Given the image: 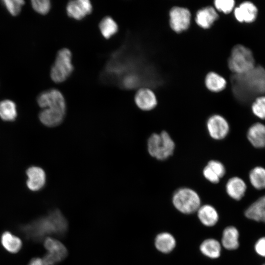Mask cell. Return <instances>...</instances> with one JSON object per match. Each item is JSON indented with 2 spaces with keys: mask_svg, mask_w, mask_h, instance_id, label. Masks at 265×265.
Masks as SVG:
<instances>
[{
  "mask_svg": "<svg viewBox=\"0 0 265 265\" xmlns=\"http://www.w3.org/2000/svg\"><path fill=\"white\" fill-rule=\"evenodd\" d=\"M68 228L66 218L58 209L52 210L47 214L20 227L25 237L34 241H40L50 236L62 237L67 233Z\"/></svg>",
  "mask_w": 265,
  "mask_h": 265,
  "instance_id": "6da1fadb",
  "label": "cell"
},
{
  "mask_svg": "<svg viewBox=\"0 0 265 265\" xmlns=\"http://www.w3.org/2000/svg\"><path fill=\"white\" fill-rule=\"evenodd\" d=\"M233 81L235 94L241 101H247L265 93V70L262 66H256L242 74H234Z\"/></svg>",
  "mask_w": 265,
  "mask_h": 265,
  "instance_id": "7a4b0ae2",
  "label": "cell"
},
{
  "mask_svg": "<svg viewBox=\"0 0 265 265\" xmlns=\"http://www.w3.org/2000/svg\"><path fill=\"white\" fill-rule=\"evenodd\" d=\"M175 144L170 134L163 131L159 133H154L147 141V150L152 157L163 160L174 153Z\"/></svg>",
  "mask_w": 265,
  "mask_h": 265,
  "instance_id": "3957f363",
  "label": "cell"
},
{
  "mask_svg": "<svg viewBox=\"0 0 265 265\" xmlns=\"http://www.w3.org/2000/svg\"><path fill=\"white\" fill-rule=\"evenodd\" d=\"M229 69L236 75L249 72L255 66V61L252 51L240 44L235 46L228 61Z\"/></svg>",
  "mask_w": 265,
  "mask_h": 265,
  "instance_id": "277c9868",
  "label": "cell"
},
{
  "mask_svg": "<svg viewBox=\"0 0 265 265\" xmlns=\"http://www.w3.org/2000/svg\"><path fill=\"white\" fill-rule=\"evenodd\" d=\"M172 203L174 207L184 214L197 212L201 206V199L194 190L186 187L177 189L173 194Z\"/></svg>",
  "mask_w": 265,
  "mask_h": 265,
  "instance_id": "5b68a950",
  "label": "cell"
},
{
  "mask_svg": "<svg viewBox=\"0 0 265 265\" xmlns=\"http://www.w3.org/2000/svg\"><path fill=\"white\" fill-rule=\"evenodd\" d=\"M73 70L71 51L67 48L60 50L51 70L52 80L57 83L63 82L70 77Z\"/></svg>",
  "mask_w": 265,
  "mask_h": 265,
  "instance_id": "8992f818",
  "label": "cell"
},
{
  "mask_svg": "<svg viewBox=\"0 0 265 265\" xmlns=\"http://www.w3.org/2000/svg\"><path fill=\"white\" fill-rule=\"evenodd\" d=\"M44 246L48 253L43 257L46 265H55L61 262L67 256L65 245L58 240L52 237L44 239Z\"/></svg>",
  "mask_w": 265,
  "mask_h": 265,
  "instance_id": "52a82bcc",
  "label": "cell"
},
{
  "mask_svg": "<svg viewBox=\"0 0 265 265\" xmlns=\"http://www.w3.org/2000/svg\"><path fill=\"white\" fill-rule=\"evenodd\" d=\"M191 14L186 8L174 6L169 11V25L171 29L177 33L186 30L189 26Z\"/></svg>",
  "mask_w": 265,
  "mask_h": 265,
  "instance_id": "ba28073f",
  "label": "cell"
},
{
  "mask_svg": "<svg viewBox=\"0 0 265 265\" xmlns=\"http://www.w3.org/2000/svg\"><path fill=\"white\" fill-rule=\"evenodd\" d=\"M37 102L42 109L56 108L66 110L65 99L62 94L56 89H51L40 93Z\"/></svg>",
  "mask_w": 265,
  "mask_h": 265,
  "instance_id": "9c48e42d",
  "label": "cell"
},
{
  "mask_svg": "<svg viewBox=\"0 0 265 265\" xmlns=\"http://www.w3.org/2000/svg\"><path fill=\"white\" fill-rule=\"evenodd\" d=\"M210 136L215 140H221L228 135L230 128L226 119L219 114L211 116L206 123Z\"/></svg>",
  "mask_w": 265,
  "mask_h": 265,
  "instance_id": "30bf717a",
  "label": "cell"
},
{
  "mask_svg": "<svg viewBox=\"0 0 265 265\" xmlns=\"http://www.w3.org/2000/svg\"><path fill=\"white\" fill-rule=\"evenodd\" d=\"M134 102L139 108L145 111L154 109L158 104L154 92L146 87L141 88L137 90L134 96Z\"/></svg>",
  "mask_w": 265,
  "mask_h": 265,
  "instance_id": "8fae6325",
  "label": "cell"
},
{
  "mask_svg": "<svg viewBox=\"0 0 265 265\" xmlns=\"http://www.w3.org/2000/svg\"><path fill=\"white\" fill-rule=\"evenodd\" d=\"M66 11L69 17L80 20L90 14L92 5L88 0H71L67 3Z\"/></svg>",
  "mask_w": 265,
  "mask_h": 265,
  "instance_id": "7c38bea8",
  "label": "cell"
},
{
  "mask_svg": "<svg viewBox=\"0 0 265 265\" xmlns=\"http://www.w3.org/2000/svg\"><path fill=\"white\" fill-rule=\"evenodd\" d=\"M234 14L236 20L239 22L251 23L257 18L258 9L252 2L246 1L234 8Z\"/></svg>",
  "mask_w": 265,
  "mask_h": 265,
  "instance_id": "4fadbf2b",
  "label": "cell"
},
{
  "mask_svg": "<svg viewBox=\"0 0 265 265\" xmlns=\"http://www.w3.org/2000/svg\"><path fill=\"white\" fill-rule=\"evenodd\" d=\"M66 110L55 108H45L39 114L40 121L45 126L53 127L59 125L63 121Z\"/></svg>",
  "mask_w": 265,
  "mask_h": 265,
  "instance_id": "5bb4252c",
  "label": "cell"
},
{
  "mask_svg": "<svg viewBox=\"0 0 265 265\" xmlns=\"http://www.w3.org/2000/svg\"><path fill=\"white\" fill-rule=\"evenodd\" d=\"M28 179L26 185L28 188L32 191H38L45 186L46 176L43 169L37 166H32L26 171Z\"/></svg>",
  "mask_w": 265,
  "mask_h": 265,
  "instance_id": "9a60e30c",
  "label": "cell"
},
{
  "mask_svg": "<svg viewBox=\"0 0 265 265\" xmlns=\"http://www.w3.org/2000/svg\"><path fill=\"white\" fill-rule=\"evenodd\" d=\"M218 18L216 10L213 7L208 6L197 12L195 22L200 27L207 29L210 27Z\"/></svg>",
  "mask_w": 265,
  "mask_h": 265,
  "instance_id": "2e32d148",
  "label": "cell"
},
{
  "mask_svg": "<svg viewBox=\"0 0 265 265\" xmlns=\"http://www.w3.org/2000/svg\"><path fill=\"white\" fill-rule=\"evenodd\" d=\"M246 187L244 181L238 177L230 178L226 184L227 194L236 200H239L244 196Z\"/></svg>",
  "mask_w": 265,
  "mask_h": 265,
  "instance_id": "e0dca14e",
  "label": "cell"
},
{
  "mask_svg": "<svg viewBox=\"0 0 265 265\" xmlns=\"http://www.w3.org/2000/svg\"><path fill=\"white\" fill-rule=\"evenodd\" d=\"M244 214L248 219L265 223V195L250 205L245 210Z\"/></svg>",
  "mask_w": 265,
  "mask_h": 265,
  "instance_id": "ac0fdd59",
  "label": "cell"
},
{
  "mask_svg": "<svg viewBox=\"0 0 265 265\" xmlns=\"http://www.w3.org/2000/svg\"><path fill=\"white\" fill-rule=\"evenodd\" d=\"M197 212L199 220L205 226H213L218 220V213L212 205L206 204L201 206Z\"/></svg>",
  "mask_w": 265,
  "mask_h": 265,
  "instance_id": "d6986e66",
  "label": "cell"
},
{
  "mask_svg": "<svg viewBox=\"0 0 265 265\" xmlns=\"http://www.w3.org/2000/svg\"><path fill=\"white\" fill-rule=\"evenodd\" d=\"M247 138L255 147H265V125L257 123L251 126L247 132Z\"/></svg>",
  "mask_w": 265,
  "mask_h": 265,
  "instance_id": "ffe728a7",
  "label": "cell"
},
{
  "mask_svg": "<svg viewBox=\"0 0 265 265\" xmlns=\"http://www.w3.org/2000/svg\"><path fill=\"white\" fill-rule=\"evenodd\" d=\"M239 232L234 226L227 227L223 231L221 244L226 249L233 250L237 249L239 246Z\"/></svg>",
  "mask_w": 265,
  "mask_h": 265,
  "instance_id": "44dd1931",
  "label": "cell"
},
{
  "mask_svg": "<svg viewBox=\"0 0 265 265\" xmlns=\"http://www.w3.org/2000/svg\"><path fill=\"white\" fill-rule=\"evenodd\" d=\"M176 243V240L173 236L167 232L159 233L155 239L156 248L163 253L171 252L175 247Z\"/></svg>",
  "mask_w": 265,
  "mask_h": 265,
  "instance_id": "7402d4cb",
  "label": "cell"
},
{
  "mask_svg": "<svg viewBox=\"0 0 265 265\" xmlns=\"http://www.w3.org/2000/svg\"><path fill=\"white\" fill-rule=\"evenodd\" d=\"M0 242L5 250L13 254L18 252L22 247L21 239L9 231L2 233L0 237Z\"/></svg>",
  "mask_w": 265,
  "mask_h": 265,
  "instance_id": "603a6c76",
  "label": "cell"
},
{
  "mask_svg": "<svg viewBox=\"0 0 265 265\" xmlns=\"http://www.w3.org/2000/svg\"><path fill=\"white\" fill-rule=\"evenodd\" d=\"M200 250L205 256L211 259H216L221 254V244L215 239L208 238L201 243Z\"/></svg>",
  "mask_w": 265,
  "mask_h": 265,
  "instance_id": "cb8c5ba5",
  "label": "cell"
},
{
  "mask_svg": "<svg viewBox=\"0 0 265 265\" xmlns=\"http://www.w3.org/2000/svg\"><path fill=\"white\" fill-rule=\"evenodd\" d=\"M205 83L208 90L213 92H218L226 86V80L221 75L214 72L209 73L206 76Z\"/></svg>",
  "mask_w": 265,
  "mask_h": 265,
  "instance_id": "d4e9b609",
  "label": "cell"
},
{
  "mask_svg": "<svg viewBox=\"0 0 265 265\" xmlns=\"http://www.w3.org/2000/svg\"><path fill=\"white\" fill-rule=\"evenodd\" d=\"M15 104L9 100L0 102V117L4 121H11L17 116Z\"/></svg>",
  "mask_w": 265,
  "mask_h": 265,
  "instance_id": "484cf974",
  "label": "cell"
},
{
  "mask_svg": "<svg viewBox=\"0 0 265 265\" xmlns=\"http://www.w3.org/2000/svg\"><path fill=\"white\" fill-rule=\"evenodd\" d=\"M99 26L102 35L106 39L110 38L118 30L117 23L109 16L104 17L100 22Z\"/></svg>",
  "mask_w": 265,
  "mask_h": 265,
  "instance_id": "4316f807",
  "label": "cell"
},
{
  "mask_svg": "<svg viewBox=\"0 0 265 265\" xmlns=\"http://www.w3.org/2000/svg\"><path fill=\"white\" fill-rule=\"evenodd\" d=\"M249 180L255 188H265V169L260 166L253 168L249 173Z\"/></svg>",
  "mask_w": 265,
  "mask_h": 265,
  "instance_id": "83f0119b",
  "label": "cell"
},
{
  "mask_svg": "<svg viewBox=\"0 0 265 265\" xmlns=\"http://www.w3.org/2000/svg\"><path fill=\"white\" fill-rule=\"evenodd\" d=\"M253 114L262 119H265V96H260L256 98L252 105Z\"/></svg>",
  "mask_w": 265,
  "mask_h": 265,
  "instance_id": "f1b7e54d",
  "label": "cell"
},
{
  "mask_svg": "<svg viewBox=\"0 0 265 265\" xmlns=\"http://www.w3.org/2000/svg\"><path fill=\"white\" fill-rule=\"evenodd\" d=\"M2 3L9 13L13 16H17L21 11L25 1L22 0H4Z\"/></svg>",
  "mask_w": 265,
  "mask_h": 265,
  "instance_id": "f546056e",
  "label": "cell"
},
{
  "mask_svg": "<svg viewBox=\"0 0 265 265\" xmlns=\"http://www.w3.org/2000/svg\"><path fill=\"white\" fill-rule=\"evenodd\" d=\"M235 1L234 0H215L214 5L215 9L225 14H228L235 8Z\"/></svg>",
  "mask_w": 265,
  "mask_h": 265,
  "instance_id": "4dcf8cb0",
  "label": "cell"
},
{
  "mask_svg": "<svg viewBox=\"0 0 265 265\" xmlns=\"http://www.w3.org/2000/svg\"><path fill=\"white\" fill-rule=\"evenodd\" d=\"M31 2L33 9L42 15L47 14L51 7V2L49 0H32Z\"/></svg>",
  "mask_w": 265,
  "mask_h": 265,
  "instance_id": "1f68e13d",
  "label": "cell"
},
{
  "mask_svg": "<svg viewBox=\"0 0 265 265\" xmlns=\"http://www.w3.org/2000/svg\"><path fill=\"white\" fill-rule=\"evenodd\" d=\"M211 169L221 179L226 172L224 165L220 161L217 160H211L207 164Z\"/></svg>",
  "mask_w": 265,
  "mask_h": 265,
  "instance_id": "d6a6232c",
  "label": "cell"
},
{
  "mask_svg": "<svg viewBox=\"0 0 265 265\" xmlns=\"http://www.w3.org/2000/svg\"><path fill=\"white\" fill-rule=\"evenodd\" d=\"M204 177L212 184H217L220 181V178L207 165L203 170Z\"/></svg>",
  "mask_w": 265,
  "mask_h": 265,
  "instance_id": "836d02e7",
  "label": "cell"
},
{
  "mask_svg": "<svg viewBox=\"0 0 265 265\" xmlns=\"http://www.w3.org/2000/svg\"><path fill=\"white\" fill-rule=\"evenodd\" d=\"M254 249L259 256L265 257V237L258 239L255 244Z\"/></svg>",
  "mask_w": 265,
  "mask_h": 265,
  "instance_id": "e575fe53",
  "label": "cell"
},
{
  "mask_svg": "<svg viewBox=\"0 0 265 265\" xmlns=\"http://www.w3.org/2000/svg\"><path fill=\"white\" fill-rule=\"evenodd\" d=\"M27 265H46L43 258H34L28 263Z\"/></svg>",
  "mask_w": 265,
  "mask_h": 265,
  "instance_id": "d590c367",
  "label": "cell"
},
{
  "mask_svg": "<svg viewBox=\"0 0 265 265\" xmlns=\"http://www.w3.org/2000/svg\"><path fill=\"white\" fill-rule=\"evenodd\" d=\"M263 265H265V264H263Z\"/></svg>",
  "mask_w": 265,
  "mask_h": 265,
  "instance_id": "8d00e7d4",
  "label": "cell"
}]
</instances>
